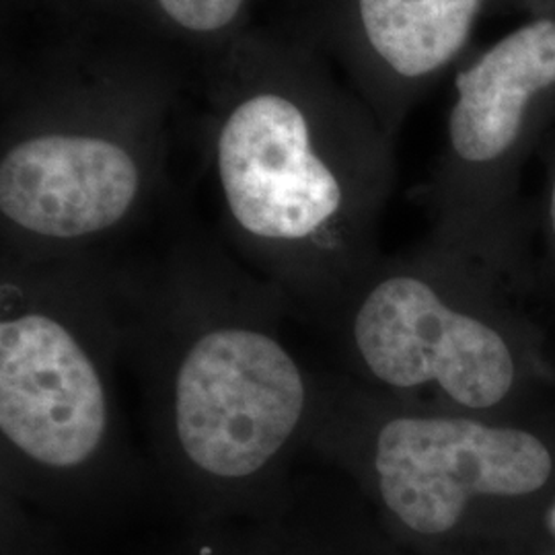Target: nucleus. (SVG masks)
Segmentation results:
<instances>
[{
  "label": "nucleus",
  "mask_w": 555,
  "mask_h": 555,
  "mask_svg": "<svg viewBox=\"0 0 555 555\" xmlns=\"http://www.w3.org/2000/svg\"><path fill=\"white\" fill-rule=\"evenodd\" d=\"M547 227L555 245V163L552 179H550V192H547Z\"/></svg>",
  "instance_id": "14"
},
{
  "label": "nucleus",
  "mask_w": 555,
  "mask_h": 555,
  "mask_svg": "<svg viewBox=\"0 0 555 555\" xmlns=\"http://www.w3.org/2000/svg\"><path fill=\"white\" fill-rule=\"evenodd\" d=\"M2 547L0 555H70L62 543L60 527L20 502L0 498Z\"/></svg>",
  "instance_id": "11"
},
{
  "label": "nucleus",
  "mask_w": 555,
  "mask_h": 555,
  "mask_svg": "<svg viewBox=\"0 0 555 555\" xmlns=\"http://www.w3.org/2000/svg\"><path fill=\"white\" fill-rule=\"evenodd\" d=\"M543 2H547V0H488L486 9L488 7L496 9V7H502V4H515L518 9H522L525 13H531V11H535L537 7H541Z\"/></svg>",
  "instance_id": "13"
},
{
  "label": "nucleus",
  "mask_w": 555,
  "mask_h": 555,
  "mask_svg": "<svg viewBox=\"0 0 555 555\" xmlns=\"http://www.w3.org/2000/svg\"><path fill=\"white\" fill-rule=\"evenodd\" d=\"M59 34L4 62L0 256L114 251L167 185L181 60L109 21Z\"/></svg>",
  "instance_id": "3"
},
{
  "label": "nucleus",
  "mask_w": 555,
  "mask_h": 555,
  "mask_svg": "<svg viewBox=\"0 0 555 555\" xmlns=\"http://www.w3.org/2000/svg\"><path fill=\"white\" fill-rule=\"evenodd\" d=\"M202 80L222 241L323 332L377 263L396 139L293 27L254 25Z\"/></svg>",
  "instance_id": "2"
},
{
  "label": "nucleus",
  "mask_w": 555,
  "mask_h": 555,
  "mask_svg": "<svg viewBox=\"0 0 555 555\" xmlns=\"http://www.w3.org/2000/svg\"><path fill=\"white\" fill-rule=\"evenodd\" d=\"M114 286L155 477L181 525L272 511L318 405V369L284 334L288 300L202 231L157 259L116 256Z\"/></svg>",
  "instance_id": "1"
},
{
  "label": "nucleus",
  "mask_w": 555,
  "mask_h": 555,
  "mask_svg": "<svg viewBox=\"0 0 555 555\" xmlns=\"http://www.w3.org/2000/svg\"><path fill=\"white\" fill-rule=\"evenodd\" d=\"M259 2L263 0H85L73 20L109 21L204 68L254 27Z\"/></svg>",
  "instance_id": "10"
},
{
  "label": "nucleus",
  "mask_w": 555,
  "mask_h": 555,
  "mask_svg": "<svg viewBox=\"0 0 555 555\" xmlns=\"http://www.w3.org/2000/svg\"><path fill=\"white\" fill-rule=\"evenodd\" d=\"M488 0H311L293 29L336 64L396 139L469 54Z\"/></svg>",
  "instance_id": "8"
},
{
  "label": "nucleus",
  "mask_w": 555,
  "mask_h": 555,
  "mask_svg": "<svg viewBox=\"0 0 555 555\" xmlns=\"http://www.w3.org/2000/svg\"><path fill=\"white\" fill-rule=\"evenodd\" d=\"M555 119V0L456 66L444 146L428 199L437 237L496 227L511 176Z\"/></svg>",
  "instance_id": "7"
},
{
  "label": "nucleus",
  "mask_w": 555,
  "mask_h": 555,
  "mask_svg": "<svg viewBox=\"0 0 555 555\" xmlns=\"http://www.w3.org/2000/svg\"><path fill=\"white\" fill-rule=\"evenodd\" d=\"M114 258L0 256V496L56 527L118 513L144 481L119 408Z\"/></svg>",
  "instance_id": "4"
},
{
  "label": "nucleus",
  "mask_w": 555,
  "mask_h": 555,
  "mask_svg": "<svg viewBox=\"0 0 555 555\" xmlns=\"http://www.w3.org/2000/svg\"><path fill=\"white\" fill-rule=\"evenodd\" d=\"M155 555H371L336 479L298 472L272 511L204 525H181Z\"/></svg>",
  "instance_id": "9"
},
{
  "label": "nucleus",
  "mask_w": 555,
  "mask_h": 555,
  "mask_svg": "<svg viewBox=\"0 0 555 555\" xmlns=\"http://www.w3.org/2000/svg\"><path fill=\"white\" fill-rule=\"evenodd\" d=\"M456 245L437 237L417 261L378 266L325 332L369 389L414 396L433 389L465 412L502 403L516 364L504 337L456 302L447 282Z\"/></svg>",
  "instance_id": "6"
},
{
  "label": "nucleus",
  "mask_w": 555,
  "mask_h": 555,
  "mask_svg": "<svg viewBox=\"0 0 555 555\" xmlns=\"http://www.w3.org/2000/svg\"><path fill=\"white\" fill-rule=\"evenodd\" d=\"M309 453L350 477L391 529L430 554L463 533L477 504L529 496L554 472L531 433L410 410L330 371H318Z\"/></svg>",
  "instance_id": "5"
},
{
  "label": "nucleus",
  "mask_w": 555,
  "mask_h": 555,
  "mask_svg": "<svg viewBox=\"0 0 555 555\" xmlns=\"http://www.w3.org/2000/svg\"><path fill=\"white\" fill-rule=\"evenodd\" d=\"M4 2L31 13H41L43 17H50L52 21L73 20L85 4V0H4Z\"/></svg>",
  "instance_id": "12"
}]
</instances>
